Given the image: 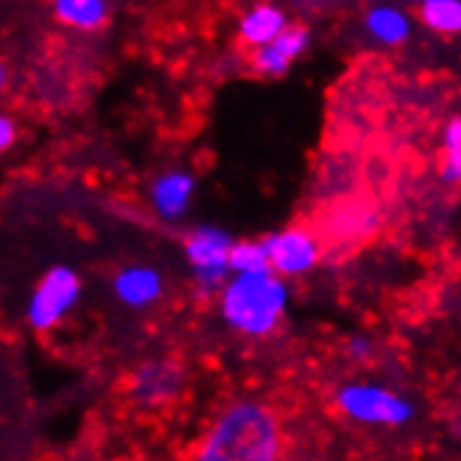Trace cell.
Returning a JSON list of instances; mask_svg holds the SVG:
<instances>
[{"label":"cell","instance_id":"5bb4252c","mask_svg":"<svg viewBox=\"0 0 461 461\" xmlns=\"http://www.w3.org/2000/svg\"><path fill=\"white\" fill-rule=\"evenodd\" d=\"M230 268L238 271V277H243V275H268L271 260H268L266 243H252V240L232 243Z\"/></svg>","mask_w":461,"mask_h":461},{"label":"cell","instance_id":"2e32d148","mask_svg":"<svg viewBox=\"0 0 461 461\" xmlns=\"http://www.w3.org/2000/svg\"><path fill=\"white\" fill-rule=\"evenodd\" d=\"M439 171L447 182H461V118H453L445 131V154Z\"/></svg>","mask_w":461,"mask_h":461},{"label":"cell","instance_id":"8fae6325","mask_svg":"<svg viewBox=\"0 0 461 461\" xmlns=\"http://www.w3.org/2000/svg\"><path fill=\"white\" fill-rule=\"evenodd\" d=\"M118 294L129 305H146V303L157 300L159 277L149 268H129L118 277Z\"/></svg>","mask_w":461,"mask_h":461},{"label":"cell","instance_id":"3957f363","mask_svg":"<svg viewBox=\"0 0 461 461\" xmlns=\"http://www.w3.org/2000/svg\"><path fill=\"white\" fill-rule=\"evenodd\" d=\"M377 221H381L377 207L372 204V199H361V196H339L324 204V215L311 219V224L324 240V252L372 238Z\"/></svg>","mask_w":461,"mask_h":461},{"label":"cell","instance_id":"9a60e30c","mask_svg":"<svg viewBox=\"0 0 461 461\" xmlns=\"http://www.w3.org/2000/svg\"><path fill=\"white\" fill-rule=\"evenodd\" d=\"M191 196V179L182 174H171L154 185V202L166 215H179Z\"/></svg>","mask_w":461,"mask_h":461},{"label":"cell","instance_id":"277c9868","mask_svg":"<svg viewBox=\"0 0 461 461\" xmlns=\"http://www.w3.org/2000/svg\"><path fill=\"white\" fill-rule=\"evenodd\" d=\"M268 260L271 268L283 271V275H303L311 266H316V260L324 252V240L316 232V227L311 221H300L288 230H283L280 235H275L268 243Z\"/></svg>","mask_w":461,"mask_h":461},{"label":"cell","instance_id":"30bf717a","mask_svg":"<svg viewBox=\"0 0 461 461\" xmlns=\"http://www.w3.org/2000/svg\"><path fill=\"white\" fill-rule=\"evenodd\" d=\"M285 29H288V23H285L280 9H275V6H258V9H252L247 17L240 20L238 34H240L243 45H252L258 50L263 45H271L277 37H283Z\"/></svg>","mask_w":461,"mask_h":461},{"label":"cell","instance_id":"9c48e42d","mask_svg":"<svg viewBox=\"0 0 461 461\" xmlns=\"http://www.w3.org/2000/svg\"><path fill=\"white\" fill-rule=\"evenodd\" d=\"M305 42H308V32L300 29V25H288L283 37H277L271 45H263V48L252 50L249 62H252V68H255L258 73L280 76V73L294 62L296 53H300V50L305 48Z\"/></svg>","mask_w":461,"mask_h":461},{"label":"cell","instance_id":"5b68a950","mask_svg":"<svg viewBox=\"0 0 461 461\" xmlns=\"http://www.w3.org/2000/svg\"><path fill=\"white\" fill-rule=\"evenodd\" d=\"M78 296V277L70 268H53L50 275L40 283L34 300H32V324L34 328H50Z\"/></svg>","mask_w":461,"mask_h":461},{"label":"cell","instance_id":"7c38bea8","mask_svg":"<svg viewBox=\"0 0 461 461\" xmlns=\"http://www.w3.org/2000/svg\"><path fill=\"white\" fill-rule=\"evenodd\" d=\"M53 9L62 23L76 29H98L106 20V4H98V0H59Z\"/></svg>","mask_w":461,"mask_h":461},{"label":"cell","instance_id":"7a4b0ae2","mask_svg":"<svg viewBox=\"0 0 461 461\" xmlns=\"http://www.w3.org/2000/svg\"><path fill=\"white\" fill-rule=\"evenodd\" d=\"M285 305V288L271 275H243L224 294V316L243 333H268Z\"/></svg>","mask_w":461,"mask_h":461},{"label":"cell","instance_id":"8992f818","mask_svg":"<svg viewBox=\"0 0 461 461\" xmlns=\"http://www.w3.org/2000/svg\"><path fill=\"white\" fill-rule=\"evenodd\" d=\"M339 402L347 414L356 420H372V422H402L411 414L409 402L400 397L384 392V389H369V386H352L339 394Z\"/></svg>","mask_w":461,"mask_h":461},{"label":"cell","instance_id":"6da1fadb","mask_svg":"<svg viewBox=\"0 0 461 461\" xmlns=\"http://www.w3.org/2000/svg\"><path fill=\"white\" fill-rule=\"evenodd\" d=\"M280 422L258 402H235L215 420L199 447V461H277Z\"/></svg>","mask_w":461,"mask_h":461},{"label":"cell","instance_id":"4fadbf2b","mask_svg":"<svg viewBox=\"0 0 461 461\" xmlns=\"http://www.w3.org/2000/svg\"><path fill=\"white\" fill-rule=\"evenodd\" d=\"M420 17L433 32L461 34V4L458 0H428L420 9Z\"/></svg>","mask_w":461,"mask_h":461},{"label":"cell","instance_id":"ac0fdd59","mask_svg":"<svg viewBox=\"0 0 461 461\" xmlns=\"http://www.w3.org/2000/svg\"><path fill=\"white\" fill-rule=\"evenodd\" d=\"M12 138H14V126H12L9 118H4V121H0V146L9 149L12 146Z\"/></svg>","mask_w":461,"mask_h":461},{"label":"cell","instance_id":"52a82bcc","mask_svg":"<svg viewBox=\"0 0 461 461\" xmlns=\"http://www.w3.org/2000/svg\"><path fill=\"white\" fill-rule=\"evenodd\" d=\"M182 366L174 364V361H151L146 366H140L138 372L131 375V384H129V392L134 400L140 402H166L171 400L179 386H182Z\"/></svg>","mask_w":461,"mask_h":461},{"label":"cell","instance_id":"e0dca14e","mask_svg":"<svg viewBox=\"0 0 461 461\" xmlns=\"http://www.w3.org/2000/svg\"><path fill=\"white\" fill-rule=\"evenodd\" d=\"M369 29L375 37H381L386 42H400L405 34H409V23L397 9H375L369 14Z\"/></svg>","mask_w":461,"mask_h":461},{"label":"cell","instance_id":"ba28073f","mask_svg":"<svg viewBox=\"0 0 461 461\" xmlns=\"http://www.w3.org/2000/svg\"><path fill=\"white\" fill-rule=\"evenodd\" d=\"M230 252H232L230 238L215 230H202L187 240V258H191V263L207 280L224 275V268L230 266Z\"/></svg>","mask_w":461,"mask_h":461}]
</instances>
